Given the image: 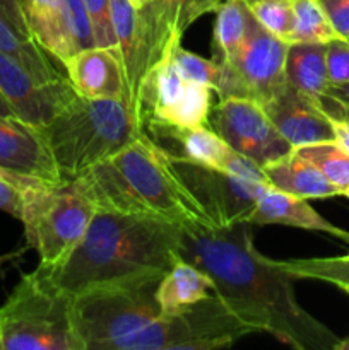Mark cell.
<instances>
[{
	"mask_svg": "<svg viewBox=\"0 0 349 350\" xmlns=\"http://www.w3.org/2000/svg\"><path fill=\"white\" fill-rule=\"evenodd\" d=\"M178 256L204 270L216 294L259 334L298 350H334L341 340L298 303L296 279L255 248L248 221L181 226Z\"/></svg>",
	"mask_w": 349,
	"mask_h": 350,
	"instance_id": "cell-1",
	"label": "cell"
},
{
	"mask_svg": "<svg viewBox=\"0 0 349 350\" xmlns=\"http://www.w3.org/2000/svg\"><path fill=\"white\" fill-rule=\"evenodd\" d=\"M180 224L163 219L96 208L70 256L58 267H43L58 287L75 297L89 287L166 272L180 258Z\"/></svg>",
	"mask_w": 349,
	"mask_h": 350,
	"instance_id": "cell-2",
	"label": "cell"
},
{
	"mask_svg": "<svg viewBox=\"0 0 349 350\" xmlns=\"http://www.w3.org/2000/svg\"><path fill=\"white\" fill-rule=\"evenodd\" d=\"M96 208L147 215L174 224H214L174 171L170 152L142 132L82 174Z\"/></svg>",
	"mask_w": 349,
	"mask_h": 350,
	"instance_id": "cell-3",
	"label": "cell"
},
{
	"mask_svg": "<svg viewBox=\"0 0 349 350\" xmlns=\"http://www.w3.org/2000/svg\"><path fill=\"white\" fill-rule=\"evenodd\" d=\"M164 272L101 284L74 297V323L84 350H171L173 320L156 287Z\"/></svg>",
	"mask_w": 349,
	"mask_h": 350,
	"instance_id": "cell-4",
	"label": "cell"
},
{
	"mask_svg": "<svg viewBox=\"0 0 349 350\" xmlns=\"http://www.w3.org/2000/svg\"><path fill=\"white\" fill-rule=\"evenodd\" d=\"M38 130L62 181L77 180L144 132L123 99H88L79 94Z\"/></svg>",
	"mask_w": 349,
	"mask_h": 350,
	"instance_id": "cell-5",
	"label": "cell"
},
{
	"mask_svg": "<svg viewBox=\"0 0 349 350\" xmlns=\"http://www.w3.org/2000/svg\"><path fill=\"white\" fill-rule=\"evenodd\" d=\"M72 308L74 296L38 265L21 277L0 306L2 350H84Z\"/></svg>",
	"mask_w": 349,
	"mask_h": 350,
	"instance_id": "cell-6",
	"label": "cell"
},
{
	"mask_svg": "<svg viewBox=\"0 0 349 350\" xmlns=\"http://www.w3.org/2000/svg\"><path fill=\"white\" fill-rule=\"evenodd\" d=\"M94 212L96 205L81 178L60 183L43 181L31 188L21 222L41 265H62L86 236Z\"/></svg>",
	"mask_w": 349,
	"mask_h": 350,
	"instance_id": "cell-7",
	"label": "cell"
},
{
	"mask_svg": "<svg viewBox=\"0 0 349 350\" xmlns=\"http://www.w3.org/2000/svg\"><path fill=\"white\" fill-rule=\"evenodd\" d=\"M224 0H147L137 9L135 44L125 68V103L137 122L139 91L147 72L171 57L185 31ZM139 125V123H137Z\"/></svg>",
	"mask_w": 349,
	"mask_h": 350,
	"instance_id": "cell-8",
	"label": "cell"
},
{
	"mask_svg": "<svg viewBox=\"0 0 349 350\" xmlns=\"http://www.w3.org/2000/svg\"><path fill=\"white\" fill-rule=\"evenodd\" d=\"M289 43L266 29L250 10L248 26L240 46L221 62L214 91L219 99L245 98L263 105L286 82V53Z\"/></svg>",
	"mask_w": 349,
	"mask_h": 350,
	"instance_id": "cell-9",
	"label": "cell"
},
{
	"mask_svg": "<svg viewBox=\"0 0 349 350\" xmlns=\"http://www.w3.org/2000/svg\"><path fill=\"white\" fill-rule=\"evenodd\" d=\"M212 88L187 81L173 60L159 62L147 72L139 91L137 123L144 132L209 125Z\"/></svg>",
	"mask_w": 349,
	"mask_h": 350,
	"instance_id": "cell-10",
	"label": "cell"
},
{
	"mask_svg": "<svg viewBox=\"0 0 349 350\" xmlns=\"http://www.w3.org/2000/svg\"><path fill=\"white\" fill-rule=\"evenodd\" d=\"M209 126L229 147L259 164L262 170L293 150V146L270 122L263 106L252 99H219L209 113Z\"/></svg>",
	"mask_w": 349,
	"mask_h": 350,
	"instance_id": "cell-11",
	"label": "cell"
},
{
	"mask_svg": "<svg viewBox=\"0 0 349 350\" xmlns=\"http://www.w3.org/2000/svg\"><path fill=\"white\" fill-rule=\"evenodd\" d=\"M174 171L185 187L207 212L216 226L245 221L259 198L269 188L267 183L245 180L204 164L194 163L178 154H171Z\"/></svg>",
	"mask_w": 349,
	"mask_h": 350,
	"instance_id": "cell-12",
	"label": "cell"
},
{
	"mask_svg": "<svg viewBox=\"0 0 349 350\" xmlns=\"http://www.w3.org/2000/svg\"><path fill=\"white\" fill-rule=\"evenodd\" d=\"M0 94L17 120L33 129L48 125L77 96L67 77L41 82L12 57L0 51Z\"/></svg>",
	"mask_w": 349,
	"mask_h": 350,
	"instance_id": "cell-13",
	"label": "cell"
},
{
	"mask_svg": "<svg viewBox=\"0 0 349 350\" xmlns=\"http://www.w3.org/2000/svg\"><path fill=\"white\" fill-rule=\"evenodd\" d=\"M262 106L277 132L293 147L335 140L331 118L318 105V99L287 81Z\"/></svg>",
	"mask_w": 349,
	"mask_h": 350,
	"instance_id": "cell-14",
	"label": "cell"
},
{
	"mask_svg": "<svg viewBox=\"0 0 349 350\" xmlns=\"http://www.w3.org/2000/svg\"><path fill=\"white\" fill-rule=\"evenodd\" d=\"M0 170L60 183L57 163L40 130L17 118H0Z\"/></svg>",
	"mask_w": 349,
	"mask_h": 350,
	"instance_id": "cell-15",
	"label": "cell"
},
{
	"mask_svg": "<svg viewBox=\"0 0 349 350\" xmlns=\"http://www.w3.org/2000/svg\"><path fill=\"white\" fill-rule=\"evenodd\" d=\"M157 135L168 137L180 146L181 154L194 163L245 178V180L267 183L263 170L248 157L236 152L224 139L218 135L209 125L192 129H163L156 130ZM269 185V183H267Z\"/></svg>",
	"mask_w": 349,
	"mask_h": 350,
	"instance_id": "cell-16",
	"label": "cell"
},
{
	"mask_svg": "<svg viewBox=\"0 0 349 350\" xmlns=\"http://www.w3.org/2000/svg\"><path fill=\"white\" fill-rule=\"evenodd\" d=\"M64 68L82 98L125 101V75L118 51L105 46L86 48L72 55Z\"/></svg>",
	"mask_w": 349,
	"mask_h": 350,
	"instance_id": "cell-17",
	"label": "cell"
},
{
	"mask_svg": "<svg viewBox=\"0 0 349 350\" xmlns=\"http://www.w3.org/2000/svg\"><path fill=\"white\" fill-rule=\"evenodd\" d=\"M245 221L253 226L281 224L305 229V231L325 232V234L335 236L349 245V231H344L322 217L305 198L283 193L272 187L263 191V195L259 198L253 211L246 215Z\"/></svg>",
	"mask_w": 349,
	"mask_h": 350,
	"instance_id": "cell-18",
	"label": "cell"
},
{
	"mask_svg": "<svg viewBox=\"0 0 349 350\" xmlns=\"http://www.w3.org/2000/svg\"><path fill=\"white\" fill-rule=\"evenodd\" d=\"M263 174L269 187L305 200L331 198L339 195L327 178L310 161L294 152V149L263 166Z\"/></svg>",
	"mask_w": 349,
	"mask_h": 350,
	"instance_id": "cell-19",
	"label": "cell"
},
{
	"mask_svg": "<svg viewBox=\"0 0 349 350\" xmlns=\"http://www.w3.org/2000/svg\"><path fill=\"white\" fill-rule=\"evenodd\" d=\"M214 293L212 279L204 270L178 258L161 277L156 287V301L163 314H178Z\"/></svg>",
	"mask_w": 349,
	"mask_h": 350,
	"instance_id": "cell-20",
	"label": "cell"
},
{
	"mask_svg": "<svg viewBox=\"0 0 349 350\" xmlns=\"http://www.w3.org/2000/svg\"><path fill=\"white\" fill-rule=\"evenodd\" d=\"M23 9L34 41L64 65L75 53L64 0H23Z\"/></svg>",
	"mask_w": 349,
	"mask_h": 350,
	"instance_id": "cell-21",
	"label": "cell"
},
{
	"mask_svg": "<svg viewBox=\"0 0 349 350\" xmlns=\"http://www.w3.org/2000/svg\"><path fill=\"white\" fill-rule=\"evenodd\" d=\"M284 74L300 91L313 98L324 94L328 88L325 43H289Z\"/></svg>",
	"mask_w": 349,
	"mask_h": 350,
	"instance_id": "cell-22",
	"label": "cell"
},
{
	"mask_svg": "<svg viewBox=\"0 0 349 350\" xmlns=\"http://www.w3.org/2000/svg\"><path fill=\"white\" fill-rule=\"evenodd\" d=\"M250 7L243 0H224L216 10L214 23V60H228L243 41L248 26Z\"/></svg>",
	"mask_w": 349,
	"mask_h": 350,
	"instance_id": "cell-23",
	"label": "cell"
},
{
	"mask_svg": "<svg viewBox=\"0 0 349 350\" xmlns=\"http://www.w3.org/2000/svg\"><path fill=\"white\" fill-rule=\"evenodd\" d=\"M294 152L310 161L328 183L337 190L339 195H348L349 191V154L335 140L307 144L293 147Z\"/></svg>",
	"mask_w": 349,
	"mask_h": 350,
	"instance_id": "cell-24",
	"label": "cell"
},
{
	"mask_svg": "<svg viewBox=\"0 0 349 350\" xmlns=\"http://www.w3.org/2000/svg\"><path fill=\"white\" fill-rule=\"evenodd\" d=\"M281 269L294 279H311L332 284L349 296V255L332 258L277 260Z\"/></svg>",
	"mask_w": 349,
	"mask_h": 350,
	"instance_id": "cell-25",
	"label": "cell"
},
{
	"mask_svg": "<svg viewBox=\"0 0 349 350\" xmlns=\"http://www.w3.org/2000/svg\"><path fill=\"white\" fill-rule=\"evenodd\" d=\"M293 31L289 43H327L339 38L320 0H291Z\"/></svg>",
	"mask_w": 349,
	"mask_h": 350,
	"instance_id": "cell-26",
	"label": "cell"
},
{
	"mask_svg": "<svg viewBox=\"0 0 349 350\" xmlns=\"http://www.w3.org/2000/svg\"><path fill=\"white\" fill-rule=\"evenodd\" d=\"M255 19L266 27L269 33L279 40L289 43L293 31V5L291 0H262L248 5Z\"/></svg>",
	"mask_w": 349,
	"mask_h": 350,
	"instance_id": "cell-27",
	"label": "cell"
},
{
	"mask_svg": "<svg viewBox=\"0 0 349 350\" xmlns=\"http://www.w3.org/2000/svg\"><path fill=\"white\" fill-rule=\"evenodd\" d=\"M40 183H43V180L0 170V211L21 221L27 191Z\"/></svg>",
	"mask_w": 349,
	"mask_h": 350,
	"instance_id": "cell-28",
	"label": "cell"
},
{
	"mask_svg": "<svg viewBox=\"0 0 349 350\" xmlns=\"http://www.w3.org/2000/svg\"><path fill=\"white\" fill-rule=\"evenodd\" d=\"M171 60H173V64L177 65L180 74L187 81L209 85L214 91L216 79H218L219 74V65L214 58L209 60V58L201 57V55L192 53V51L185 50L180 43L171 53Z\"/></svg>",
	"mask_w": 349,
	"mask_h": 350,
	"instance_id": "cell-29",
	"label": "cell"
},
{
	"mask_svg": "<svg viewBox=\"0 0 349 350\" xmlns=\"http://www.w3.org/2000/svg\"><path fill=\"white\" fill-rule=\"evenodd\" d=\"M64 7L75 53L86 50V48L96 46L94 36H92L91 19H89L84 2L82 0H64Z\"/></svg>",
	"mask_w": 349,
	"mask_h": 350,
	"instance_id": "cell-30",
	"label": "cell"
},
{
	"mask_svg": "<svg viewBox=\"0 0 349 350\" xmlns=\"http://www.w3.org/2000/svg\"><path fill=\"white\" fill-rule=\"evenodd\" d=\"M89 14L96 46L112 48L118 51L115 31H113L112 16H109V0H82Z\"/></svg>",
	"mask_w": 349,
	"mask_h": 350,
	"instance_id": "cell-31",
	"label": "cell"
},
{
	"mask_svg": "<svg viewBox=\"0 0 349 350\" xmlns=\"http://www.w3.org/2000/svg\"><path fill=\"white\" fill-rule=\"evenodd\" d=\"M325 65L328 84L339 85L349 82V43L342 38L325 43Z\"/></svg>",
	"mask_w": 349,
	"mask_h": 350,
	"instance_id": "cell-32",
	"label": "cell"
},
{
	"mask_svg": "<svg viewBox=\"0 0 349 350\" xmlns=\"http://www.w3.org/2000/svg\"><path fill=\"white\" fill-rule=\"evenodd\" d=\"M339 38L349 40V0H320Z\"/></svg>",
	"mask_w": 349,
	"mask_h": 350,
	"instance_id": "cell-33",
	"label": "cell"
},
{
	"mask_svg": "<svg viewBox=\"0 0 349 350\" xmlns=\"http://www.w3.org/2000/svg\"><path fill=\"white\" fill-rule=\"evenodd\" d=\"M318 105L322 106L325 113H327L331 118L341 120V122H346L349 125V105L346 103L339 101V99L332 98L328 94H322L318 96Z\"/></svg>",
	"mask_w": 349,
	"mask_h": 350,
	"instance_id": "cell-34",
	"label": "cell"
},
{
	"mask_svg": "<svg viewBox=\"0 0 349 350\" xmlns=\"http://www.w3.org/2000/svg\"><path fill=\"white\" fill-rule=\"evenodd\" d=\"M331 118V116H328ZM332 129H334V137L335 142L349 154V125L346 122H341V120L331 118Z\"/></svg>",
	"mask_w": 349,
	"mask_h": 350,
	"instance_id": "cell-35",
	"label": "cell"
},
{
	"mask_svg": "<svg viewBox=\"0 0 349 350\" xmlns=\"http://www.w3.org/2000/svg\"><path fill=\"white\" fill-rule=\"evenodd\" d=\"M324 94L332 96V98H335V99H339V101L349 105V82H346V84H339V85L328 84L327 91H325Z\"/></svg>",
	"mask_w": 349,
	"mask_h": 350,
	"instance_id": "cell-36",
	"label": "cell"
},
{
	"mask_svg": "<svg viewBox=\"0 0 349 350\" xmlns=\"http://www.w3.org/2000/svg\"><path fill=\"white\" fill-rule=\"evenodd\" d=\"M0 118H16L14 111L10 109V106L7 105V101L3 99V96L0 94Z\"/></svg>",
	"mask_w": 349,
	"mask_h": 350,
	"instance_id": "cell-37",
	"label": "cell"
},
{
	"mask_svg": "<svg viewBox=\"0 0 349 350\" xmlns=\"http://www.w3.org/2000/svg\"><path fill=\"white\" fill-rule=\"evenodd\" d=\"M334 350H349V338H344V340H339Z\"/></svg>",
	"mask_w": 349,
	"mask_h": 350,
	"instance_id": "cell-38",
	"label": "cell"
},
{
	"mask_svg": "<svg viewBox=\"0 0 349 350\" xmlns=\"http://www.w3.org/2000/svg\"><path fill=\"white\" fill-rule=\"evenodd\" d=\"M130 2H132V5L135 7V9H140V7H142L147 0H130Z\"/></svg>",
	"mask_w": 349,
	"mask_h": 350,
	"instance_id": "cell-39",
	"label": "cell"
},
{
	"mask_svg": "<svg viewBox=\"0 0 349 350\" xmlns=\"http://www.w3.org/2000/svg\"><path fill=\"white\" fill-rule=\"evenodd\" d=\"M243 2H245L246 5H253V3H257V2H262V0H243Z\"/></svg>",
	"mask_w": 349,
	"mask_h": 350,
	"instance_id": "cell-40",
	"label": "cell"
},
{
	"mask_svg": "<svg viewBox=\"0 0 349 350\" xmlns=\"http://www.w3.org/2000/svg\"><path fill=\"white\" fill-rule=\"evenodd\" d=\"M0 350H2V344H0Z\"/></svg>",
	"mask_w": 349,
	"mask_h": 350,
	"instance_id": "cell-41",
	"label": "cell"
},
{
	"mask_svg": "<svg viewBox=\"0 0 349 350\" xmlns=\"http://www.w3.org/2000/svg\"><path fill=\"white\" fill-rule=\"evenodd\" d=\"M346 197H349V191H348V195H346Z\"/></svg>",
	"mask_w": 349,
	"mask_h": 350,
	"instance_id": "cell-42",
	"label": "cell"
},
{
	"mask_svg": "<svg viewBox=\"0 0 349 350\" xmlns=\"http://www.w3.org/2000/svg\"><path fill=\"white\" fill-rule=\"evenodd\" d=\"M346 41H348V43H349V40H346Z\"/></svg>",
	"mask_w": 349,
	"mask_h": 350,
	"instance_id": "cell-43",
	"label": "cell"
},
{
	"mask_svg": "<svg viewBox=\"0 0 349 350\" xmlns=\"http://www.w3.org/2000/svg\"><path fill=\"white\" fill-rule=\"evenodd\" d=\"M21 2H23V0H21Z\"/></svg>",
	"mask_w": 349,
	"mask_h": 350,
	"instance_id": "cell-44",
	"label": "cell"
}]
</instances>
